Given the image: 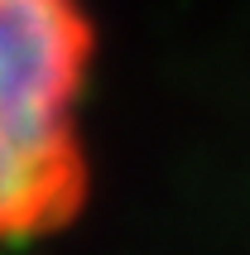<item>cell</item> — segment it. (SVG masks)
I'll return each mask as SVG.
<instances>
[{"mask_svg": "<svg viewBox=\"0 0 250 255\" xmlns=\"http://www.w3.org/2000/svg\"><path fill=\"white\" fill-rule=\"evenodd\" d=\"M92 68L87 0H0V246L58 236L82 217Z\"/></svg>", "mask_w": 250, "mask_h": 255, "instance_id": "6da1fadb", "label": "cell"}]
</instances>
